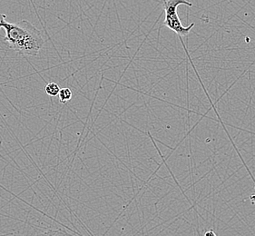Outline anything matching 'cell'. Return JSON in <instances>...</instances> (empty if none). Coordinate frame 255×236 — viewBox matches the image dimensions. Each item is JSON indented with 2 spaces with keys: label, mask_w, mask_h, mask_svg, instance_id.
I'll list each match as a JSON object with an SVG mask.
<instances>
[{
  "label": "cell",
  "mask_w": 255,
  "mask_h": 236,
  "mask_svg": "<svg viewBox=\"0 0 255 236\" xmlns=\"http://www.w3.org/2000/svg\"><path fill=\"white\" fill-rule=\"evenodd\" d=\"M5 17L0 14V28L5 31L4 41L20 55L36 57L45 44L42 32L29 21L10 23Z\"/></svg>",
  "instance_id": "1"
},
{
  "label": "cell",
  "mask_w": 255,
  "mask_h": 236,
  "mask_svg": "<svg viewBox=\"0 0 255 236\" xmlns=\"http://www.w3.org/2000/svg\"><path fill=\"white\" fill-rule=\"evenodd\" d=\"M164 10V20L163 25L169 29L176 33L178 37L186 36L191 32V29L194 27V23H192L190 26H184L182 21L179 18L177 8L179 5H184L192 6L193 4L187 0H162Z\"/></svg>",
  "instance_id": "2"
},
{
  "label": "cell",
  "mask_w": 255,
  "mask_h": 236,
  "mask_svg": "<svg viewBox=\"0 0 255 236\" xmlns=\"http://www.w3.org/2000/svg\"><path fill=\"white\" fill-rule=\"evenodd\" d=\"M72 96H73L72 91L70 90V88H61L60 91H59V94H58L59 100L63 104H66L69 100H71Z\"/></svg>",
  "instance_id": "3"
},
{
  "label": "cell",
  "mask_w": 255,
  "mask_h": 236,
  "mask_svg": "<svg viewBox=\"0 0 255 236\" xmlns=\"http://www.w3.org/2000/svg\"><path fill=\"white\" fill-rule=\"evenodd\" d=\"M60 87L56 83H49L46 87V93L49 97H58Z\"/></svg>",
  "instance_id": "4"
},
{
  "label": "cell",
  "mask_w": 255,
  "mask_h": 236,
  "mask_svg": "<svg viewBox=\"0 0 255 236\" xmlns=\"http://www.w3.org/2000/svg\"><path fill=\"white\" fill-rule=\"evenodd\" d=\"M204 236H216V234H215V231H213V230H210V231H207L205 233V235Z\"/></svg>",
  "instance_id": "5"
},
{
  "label": "cell",
  "mask_w": 255,
  "mask_h": 236,
  "mask_svg": "<svg viewBox=\"0 0 255 236\" xmlns=\"http://www.w3.org/2000/svg\"><path fill=\"white\" fill-rule=\"evenodd\" d=\"M250 199L251 202H252L254 205H255V195H251Z\"/></svg>",
  "instance_id": "6"
}]
</instances>
